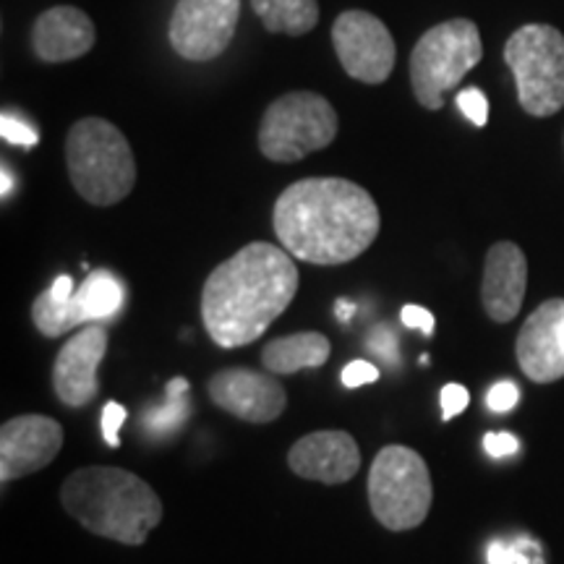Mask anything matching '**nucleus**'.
I'll return each instance as SVG.
<instances>
[{
	"label": "nucleus",
	"instance_id": "obj_4",
	"mask_svg": "<svg viewBox=\"0 0 564 564\" xmlns=\"http://www.w3.org/2000/svg\"><path fill=\"white\" fill-rule=\"evenodd\" d=\"M66 165L76 194L95 207L123 202L137 183V160L129 139L105 118H82L70 126Z\"/></svg>",
	"mask_w": 564,
	"mask_h": 564
},
{
	"label": "nucleus",
	"instance_id": "obj_23",
	"mask_svg": "<svg viewBox=\"0 0 564 564\" xmlns=\"http://www.w3.org/2000/svg\"><path fill=\"white\" fill-rule=\"evenodd\" d=\"M457 108L463 110V116L468 118L470 123L486 126V121H489V100H486L481 89H463L460 95H457Z\"/></svg>",
	"mask_w": 564,
	"mask_h": 564
},
{
	"label": "nucleus",
	"instance_id": "obj_19",
	"mask_svg": "<svg viewBox=\"0 0 564 564\" xmlns=\"http://www.w3.org/2000/svg\"><path fill=\"white\" fill-rule=\"evenodd\" d=\"M333 345L322 333H295L267 343L262 350V364L270 373L291 377L303 369H319L327 364Z\"/></svg>",
	"mask_w": 564,
	"mask_h": 564
},
{
	"label": "nucleus",
	"instance_id": "obj_5",
	"mask_svg": "<svg viewBox=\"0 0 564 564\" xmlns=\"http://www.w3.org/2000/svg\"><path fill=\"white\" fill-rule=\"evenodd\" d=\"M434 486L429 465L405 444L379 449L369 470V505L387 531L419 528L432 510Z\"/></svg>",
	"mask_w": 564,
	"mask_h": 564
},
{
	"label": "nucleus",
	"instance_id": "obj_6",
	"mask_svg": "<svg viewBox=\"0 0 564 564\" xmlns=\"http://www.w3.org/2000/svg\"><path fill=\"white\" fill-rule=\"evenodd\" d=\"M484 58L478 26L470 19H449L429 30L411 53L413 95L426 110H442L455 89Z\"/></svg>",
	"mask_w": 564,
	"mask_h": 564
},
{
	"label": "nucleus",
	"instance_id": "obj_2",
	"mask_svg": "<svg viewBox=\"0 0 564 564\" xmlns=\"http://www.w3.org/2000/svg\"><path fill=\"white\" fill-rule=\"evenodd\" d=\"M299 270L282 246L249 243L204 282L202 322L212 343L241 348L259 340L299 293Z\"/></svg>",
	"mask_w": 564,
	"mask_h": 564
},
{
	"label": "nucleus",
	"instance_id": "obj_21",
	"mask_svg": "<svg viewBox=\"0 0 564 564\" xmlns=\"http://www.w3.org/2000/svg\"><path fill=\"white\" fill-rule=\"evenodd\" d=\"M186 392H188L186 379H181V377L173 379V382L167 384L165 405H154L144 413V426L150 429L154 436H158V434L160 436L173 434L175 429H178L181 423L186 421V415H188Z\"/></svg>",
	"mask_w": 564,
	"mask_h": 564
},
{
	"label": "nucleus",
	"instance_id": "obj_1",
	"mask_svg": "<svg viewBox=\"0 0 564 564\" xmlns=\"http://www.w3.org/2000/svg\"><path fill=\"white\" fill-rule=\"evenodd\" d=\"M274 232L301 262L337 267L358 259L377 241L382 217L373 196L345 178H303L274 204Z\"/></svg>",
	"mask_w": 564,
	"mask_h": 564
},
{
	"label": "nucleus",
	"instance_id": "obj_12",
	"mask_svg": "<svg viewBox=\"0 0 564 564\" xmlns=\"http://www.w3.org/2000/svg\"><path fill=\"white\" fill-rule=\"evenodd\" d=\"M63 447V426L51 415L26 413L0 429V481L32 476L47 468Z\"/></svg>",
	"mask_w": 564,
	"mask_h": 564
},
{
	"label": "nucleus",
	"instance_id": "obj_7",
	"mask_svg": "<svg viewBox=\"0 0 564 564\" xmlns=\"http://www.w3.org/2000/svg\"><path fill=\"white\" fill-rule=\"evenodd\" d=\"M505 61L528 116L549 118L564 108V34L556 26H520L507 40Z\"/></svg>",
	"mask_w": 564,
	"mask_h": 564
},
{
	"label": "nucleus",
	"instance_id": "obj_32",
	"mask_svg": "<svg viewBox=\"0 0 564 564\" xmlns=\"http://www.w3.org/2000/svg\"><path fill=\"white\" fill-rule=\"evenodd\" d=\"M74 291H76V288H74V280H70L68 274H61V278L55 280V282H53V288H51V293H53L55 299H58V301H68L70 295H74Z\"/></svg>",
	"mask_w": 564,
	"mask_h": 564
},
{
	"label": "nucleus",
	"instance_id": "obj_16",
	"mask_svg": "<svg viewBox=\"0 0 564 564\" xmlns=\"http://www.w3.org/2000/svg\"><path fill=\"white\" fill-rule=\"evenodd\" d=\"M288 465L303 481L335 486L361 470V449L348 432H314L293 444Z\"/></svg>",
	"mask_w": 564,
	"mask_h": 564
},
{
	"label": "nucleus",
	"instance_id": "obj_13",
	"mask_svg": "<svg viewBox=\"0 0 564 564\" xmlns=\"http://www.w3.org/2000/svg\"><path fill=\"white\" fill-rule=\"evenodd\" d=\"M212 403L249 423H272L288 408V392L270 373L223 369L207 384Z\"/></svg>",
	"mask_w": 564,
	"mask_h": 564
},
{
	"label": "nucleus",
	"instance_id": "obj_29",
	"mask_svg": "<svg viewBox=\"0 0 564 564\" xmlns=\"http://www.w3.org/2000/svg\"><path fill=\"white\" fill-rule=\"evenodd\" d=\"M379 379V369L369 361H352L343 369V384L348 390H356V387L373 384Z\"/></svg>",
	"mask_w": 564,
	"mask_h": 564
},
{
	"label": "nucleus",
	"instance_id": "obj_30",
	"mask_svg": "<svg viewBox=\"0 0 564 564\" xmlns=\"http://www.w3.org/2000/svg\"><path fill=\"white\" fill-rule=\"evenodd\" d=\"M520 442L518 436L512 434H486L484 436V449L489 453L491 457H507V455H514L518 453Z\"/></svg>",
	"mask_w": 564,
	"mask_h": 564
},
{
	"label": "nucleus",
	"instance_id": "obj_9",
	"mask_svg": "<svg viewBox=\"0 0 564 564\" xmlns=\"http://www.w3.org/2000/svg\"><path fill=\"white\" fill-rule=\"evenodd\" d=\"M123 303V285L108 270L91 272L68 301H58L51 291L40 293L32 306V322L45 337H61L82 324L110 319Z\"/></svg>",
	"mask_w": 564,
	"mask_h": 564
},
{
	"label": "nucleus",
	"instance_id": "obj_3",
	"mask_svg": "<svg viewBox=\"0 0 564 564\" xmlns=\"http://www.w3.org/2000/svg\"><path fill=\"white\" fill-rule=\"evenodd\" d=\"M61 502L84 531L123 546H141L162 523V502L150 484L112 465L74 470L61 489Z\"/></svg>",
	"mask_w": 564,
	"mask_h": 564
},
{
	"label": "nucleus",
	"instance_id": "obj_33",
	"mask_svg": "<svg viewBox=\"0 0 564 564\" xmlns=\"http://www.w3.org/2000/svg\"><path fill=\"white\" fill-rule=\"evenodd\" d=\"M337 316H340L343 322L350 319V316H352V303H345V301L337 303Z\"/></svg>",
	"mask_w": 564,
	"mask_h": 564
},
{
	"label": "nucleus",
	"instance_id": "obj_18",
	"mask_svg": "<svg viewBox=\"0 0 564 564\" xmlns=\"http://www.w3.org/2000/svg\"><path fill=\"white\" fill-rule=\"evenodd\" d=\"M97 30L91 19L74 6H55L40 13L32 26V51L45 63H66L95 47Z\"/></svg>",
	"mask_w": 564,
	"mask_h": 564
},
{
	"label": "nucleus",
	"instance_id": "obj_11",
	"mask_svg": "<svg viewBox=\"0 0 564 564\" xmlns=\"http://www.w3.org/2000/svg\"><path fill=\"white\" fill-rule=\"evenodd\" d=\"M333 45L345 74L364 84H382L394 68V40L382 19L345 11L333 24Z\"/></svg>",
	"mask_w": 564,
	"mask_h": 564
},
{
	"label": "nucleus",
	"instance_id": "obj_28",
	"mask_svg": "<svg viewBox=\"0 0 564 564\" xmlns=\"http://www.w3.org/2000/svg\"><path fill=\"white\" fill-rule=\"evenodd\" d=\"M518 400H520L518 384H512V382H499V384H494L491 390H489V398H486V405H489L494 413H507V411H512L514 405H518Z\"/></svg>",
	"mask_w": 564,
	"mask_h": 564
},
{
	"label": "nucleus",
	"instance_id": "obj_20",
	"mask_svg": "<svg viewBox=\"0 0 564 564\" xmlns=\"http://www.w3.org/2000/svg\"><path fill=\"white\" fill-rule=\"evenodd\" d=\"M251 9L262 19L267 32L288 37H301L319 24L316 0H251Z\"/></svg>",
	"mask_w": 564,
	"mask_h": 564
},
{
	"label": "nucleus",
	"instance_id": "obj_34",
	"mask_svg": "<svg viewBox=\"0 0 564 564\" xmlns=\"http://www.w3.org/2000/svg\"><path fill=\"white\" fill-rule=\"evenodd\" d=\"M0 192H3V199L11 192V178H9V171H6V167H3V188H0Z\"/></svg>",
	"mask_w": 564,
	"mask_h": 564
},
{
	"label": "nucleus",
	"instance_id": "obj_24",
	"mask_svg": "<svg viewBox=\"0 0 564 564\" xmlns=\"http://www.w3.org/2000/svg\"><path fill=\"white\" fill-rule=\"evenodd\" d=\"M0 133H3L6 141H11V144L17 147H24V150L37 147V133H34L32 126L9 116V112H3V118H0Z\"/></svg>",
	"mask_w": 564,
	"mask_h": 564
},
{
	"label": "nucleus",
	"instance_id": "obj_10",
	"mask_svg": "<svg viewBox=\"0 0 564 564\" xmlns=\"http://www.w3.org/2000/svg\"><path fill=\"white\" fill-rule=\"evenodd\" d=\"M241 19V0H178L171 19V45L186 61L207 63L228 51Z\"/></svg>",
	"mask_w": 564,
	"mask_h": 564
},
{
	"label": "nucleus",
	"instance_id": "obj_31",
	"mask_svg": "<svg viewBox=\"0 0 564 564\" xmlns=\"http://www.w3.org/2000/svg\"><path fill=\"white\" fill-rule=\"evenodd\" d=\"M400 316H403V324L405 327H413V329H421L423 335H432L434 333V314L429 312V308L423 306H403V312H400Z\"/></svg>",
	"mask_w": 564,
	"mask_h": 564
},
{
	"label": "nucleus",
	"instance_id": "obj_17",
	"mask_svg": "<svg viewBox=\"0 0 564 564\" xmlns=\"http://www.w3.org/2000/svg\"><path fill=\"white\" fill-rule=\"evenodd\" d=\"M528 288V262L520 246L494 243L486 253L481 301L494 322L507 324L520 314Z\"/></svg>",
	"mask_w": 564,
	"mask_h": 564
},
{
	"label": "nucleus",
	"instance_id": "obj_25",
	"mask_svg": "<svg viewBox=\"0 0 564 564\" xmlns=\"http://www.w3.org/2000/svg\"><path fill=\"white\" fill-rule=\"evenodd\" d=\"M440 403H442V419L449 421V419H455V415H460L465 408H468L470 394L463 384H447V387H442Z\"/></svg>",
	"mask_w": 564,
	"mask_h": 564
},
{
	"label": "nucleus",
	"instance_id": "obj_15",
	"mask_svg": "<svg viewBox=\"0 0 564 564\" xmlns=\"http://www.w3.org/2000/svg\"><path fill=\"white\" fill-rule=\"evenodd\" d=\"M518 364L539 384L564 377V299L541 303L518 335Z\"/></svg>",
	"mask_w": 564,
	"mask_h": 564
},
{
	"label": "nucleus",
	"instance_id": "obj_22",
	"mask_svg": "<svg viewBox=\"0 0 564 564\" xmlns=\"http://www.w3.org/2000/svg\"><path fill=\"white\" fill-rule=\"evenodd\" d=\"M489 564H544V560H541V546L535 541L520 539L514 544L494 541L489 546Z\"/></svg>",
	"mask_w": 564,
	"mask_h": 564
},
{
	"label": "nucleus",
	"instance_id": "obj_8",
	"mask_svg": "<svg viewBox=\"0 0 564 564\" xmlns=\"http://www.w3.org/2000/svg\"><path fill=\"white\" fill-rule=\"evenodd\" d=\"M337 112L316 91H288L267 108L259 126V150L272 162H299L329 147L337 137Z\"/></svg>",
	"mask_w": 564,
	"mask_h": 564
},
{
	"label": "nucleus",
	"instance_id": "obj_14",
	"mask_svg": "<svg viewBox=\"0 0 564 564\" xmlns=\"http://www.w3.org/2000/svg\"><path fill=\"white\" fill-rule=\"evenodd\" d=\"M105 352H108V329L100 324H89L63 345L53 364V390L58 400L68 408H84L95 400L100 382V369Z\"/></svg>",
	"mask_w": 564,
	"mask_h": 564
},
{
	"label": "nucleus",
	"instance_id": "obj_27",
	"mask_svg": "<svg viewBox=\"0 0 564 564\" xmlns=\"http://www.w3.org/2000/svg\"><path fill=\"white\" fill-rule=\"evenodd\" d=\"M369 348L371 352H377L379 358H384V361L398 364V337H394L392 329L384 327V324H379V327L371 333Z\"/></svg>",
	"mask_w": 564,
	"mask_h": 564
},
{
	"label": "nucleus",
	"instance_id": "obj_26",
	"mask_svg": "<svg viewBox=\"0 0 564 564\" xmlns=\"http://www.w3.org/2000/svg\"><path fill=\"white\" fill-rule=\"evenodd\" d=\"M126 415L129 413H126V408L121 403H108L102 408V436L110 447H118V444H121L118 432H121V426L126 423Z\"/></svg>",
	"mask_w": 564,
	"mask_h": 564
}]
</instances>
